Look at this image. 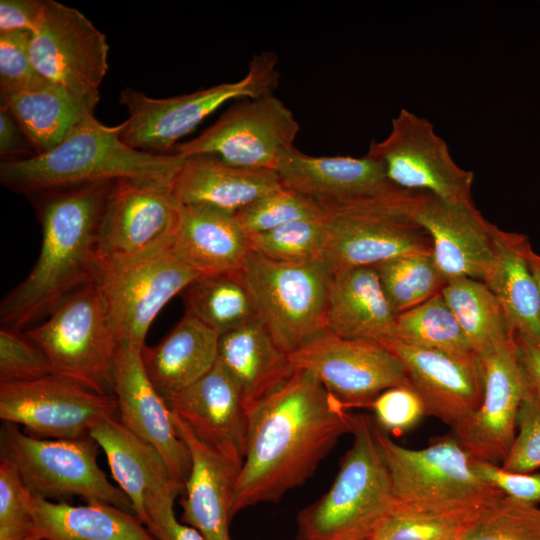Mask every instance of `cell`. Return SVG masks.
<instances>
[{
	"label": "cell",
	"mask_w": 540,
	"mask_h": 540,
	"mask_svg": "<svg viewBox=\"0 0 540 540\" xmlns=\"http://www.w3.org/2000/svg\"><path fill=\"white\" fill-rule=\"evenodd\" d=\"M397 314L374 267L332 273L327 293L325 331L348 339L386 345L396 340Z\"/></svg>",
	"instance_id": "26"
},
{
	"label": "cell",
	"mask_w": 540,
	"mask_h": 540,
	"mask_svg": "<svg viewBox=\"0 0 540 540\" xmlns=\"http://www.w3.org/2000/svg\"><path fill=\"white\" fill-rule=\"evenodd\" d=\"M171 242L132 257L99 262L95 281L118 347L143 349L158 313L200 276L175 256Z\"/></svg>",
	"instance_id": "10"
},
{
	"label": "cell",
	"mask_w": 540,
	"mask_h": 540,
	"mask_svg": "<svg viewBox=\"0 0 540 540\" xmlns=\"http://www.w3.org/2000/svg\"><path fill=\"white\" fill-rule=\"evenodd\" d=\"M25 333L44 352L54 375L99 394L114 395L118 342L95 280Z\"/></svg>",
	"instance_id": "9"
},
{
	"label": "cell",
	"mask_w": 540,
	"mask_h": 540,
	"mask_svg": "<svg viewBox=\"0 0 540 540\" xmlns=\"http://www.w3.org/2000/svg\"><path fill=\"white\" fill-rule=\"evenodd\" d=\"M483 398L479 407L451 426V435L476 460L506 458L516 436L518 410L527 384L513 339L479 358Z\"/></svg>",
	"instance_id": "18"
},
{
	"label": "cell",
	"mask_w": 540,
	"mask_h": 540,
	"mask_svg": "<svg viewBox=\"0 0 540 540\" xmlns=\"http://www.w3.org/2000/svg\"><path fill=\"white\" fill-rule=\"evenodd\" d=\"M45 0H1L0 33H33L44 13Z\"/></svg>",
	"instance_id": "49"
},
{
	"label": "cell",
	"mask_w": 540,
	"mask_h": 540,
	"mask_svg": "<svg viewBox=\"0 0 540 540\" xmlns=\"http://www.w3.org/2000/svg\"><path fill=\"white\" fill-rule=\"evenodd\" d=\"M142 349L119 346L113 370V394L119 419L135 435L161 454L171 478L185 485L191 472L189 448L178 436L172 412L144 369Z\"/></svg>",
	"instance_id": "19"
},
{
	"label": "cell",
	"mask_w": 540,
	"mask_h": 540,
	"mask_svg": "<svg viewBox=\"0 0 540 540\" xmlns=\"http://www.w3.org/2000/svg\"><path fill=\"white\" fill-rule=\"evenodd\" d=\"M32 148L13 116L4 107H0V155L5 158L4 161H16L35 156Z\"/></svg>",
	"instance_id": "50"
},
{
	"label": "cell",
	"mask_w": 540,
	"mask_h": 540,
	"mask_svg": "<svg viewBox=\"0 0 540 540\" xmlns=\"http://www.w3.org/2000/svg\"><path fill=\"white\" fill-rule=\"evenodd\" d=\"M516 357L528 388L540 398V343L513 336Z\"/></svg>",
	"instance_id": "51"
},
{
	"label": "cell",
	"mask_w": 540,
	"mask_h": 540,
	"mask_svg": "<svg viewBox=\"0 0 540 540\" xmlns=\"http://www.w3.org/2000/svg\"><path fill=\"white\" fill-rule=\"evenodd\" d=\"M396 323V341L459 357L476 356L441 293L398 314Z\"/></svg>",
	"instance_id": "36"
},
{
	"label": "cell",
	"mask_w": 540,
	"mask_h": 540,
	"mask_svg": "<svg viewBox=\"0 0 540 540\" xmlns=\"http://www.w3.org/2000/svg\"><path fill=\"white\" fill-rule=\"evenodd\" d=\"M374 437L387 467L395 507L416 512L476 515L504 494L485 481L474 458L450 434L422 449L396 443L372 419Z\"/></svg>",
	"instance_id": "4"
},
{
	"label": "cell",
	"mask_w": 540,
	"mask_h": 540,
	"mask_svg": "<svg viewBox=\"0 0 540 540\" xmlns=\"http://www.w3.org/2000/svg\"><path fill=\"white\" fill-rule=\"evenodd\" d=\"M104 33L79 10L45 0L37 29L31 33L29 54L36 71L94 111L99 87L109 68Z\"/></svg>",
	"instance_id": "12"
},
{
	"label": "cell",
	"mask_w": 540,
	"mask_h": 540,
	"mask_svg": "<svg viewBox=\"0 0 540 540\" xmlns=\"http://www.w3.org/2000/svg\"><path fill=\"white\" fill-rule=\"evenodd\" d=\"M441 295L478 358L513 339L499 301L484 282L472 278L449 280Z\"/></svg>",
	"instance_id": "35"
},
{
	"label": "cell",
	"mask_w": 540,
	"mask_h": 540,
	"mask_svg": "<svg viewBox=\"0 0 540 540\" xmlns=\"http://www.w3.org/2000/svg\"><path fill=\"white\" fill-rule=\"evenodd\" d=\"M0 92L1 107L16 120L36 155L59 145L93 114L68 90L44 77L27 87Z\"/></svg>",
	"instance_id": "32"
},
{
	"label": "cell",
	"mask_w": 540,
	"mask_h": 540,
	"mask_svg": "<svg viewBox=\"0 0 540 540\" xmlns=\"http://www.w3.org/2000/svg\"><path fill=\"white\" fill-rule=\"evenodd\" d=\"M249 236L252 251L268 259L305 263L322 260L328 229L324 218L303 219Z\"/></svg>",
	"instance_id": "38"
},
{
	"label": "cell",
	"mask_w": 540,
	"mask_h": 540,
	"mask_svg": "<svg viewBox=\"0 0 540 540\" xmlns=\"http://www.w3.org/2000/svg\"><path fill=\"white\" fill-rule=\"evenodd\" d=\"M310 371L295 370L248 412V436L231 507L232 518L259 503H276L302 485L351 433L348 412Z\"/></svg>",
	"instance_id": "1"
},
{
	"label": "cell",
	"mask_w": 540,
	"mask_h": 540,
	"mask_svg": "<svg viewBox=\"0 0 540 540\" xmlns=\"http://www.w3.org/2000/svg\"><path fill=\"white\" fill-rule=\"evenodd\" d=\"M529 266L531 269V272L534 276V279L537 283L538 290H539V296H540V255L535 253L533 249H531L529 256H528Z\"/></svg>",
	"instance_id": "52"
},
{
	"label": "cell",
	"mask_w": 540,
	"mask_h": 540,
	"mask_svg": "<svg viewBox=\"0 0 540 540\" xmlns=\"http://www.w3.org/2000/svg\"><path fill=\"white\" fill-rule=\"evenodd\" d=\"M0 540H40L33 494L5 460H0Z\"/></svg>",
	"instance_id": "42"
},
{
	"label": "cell",
	"mask_w": 540,
	"mask_h": 540,
	"mask_svg": "<svg viewBox=\"0 0 540 540\" xmlns=\"http://www.w3.org/2000/svg\"><path fill=\"white\" fill-rule=\"evenodd\" d=\"M190 313L220 336L259 318L242 271L200 275L182 292Z\"/></svg>",
	"instance_id": "34"
},
{
	"label": "cell",
	"mask_w": 540,
	"mask_h": 540,
	"mask_svg": "<svg viewBox=\"0 0 540 540\" xmlns=\"http://www.w3.org/2000/svg\"><path fill=\"white\" fill-rule=\"evenodd\" d=\"M421 195L397 188L321 206L328 229L322 260L334 273L404 255L432 254L431 238L415 216Z\"/></svg>",
	"instance_id": "6"
},
{
	"label": "cell",
	"mask_w": 540,
	"mask_h": 540,
	"mask_svg": "<svg viewBox=\"0 0 540 540\" xmlns=\"http://www.w3.org/2000/svg\"><path fill=\"white\" fill-rule=\"evenodd\" d=\"M235 215L243 229L252 235L298 220L324 218V211L315 200L283 186Z\"/></svg>",
	"instance_id": "41"
},
{
	"label": "cell",
	"mask_w": 540,
	"mask_h": 540,
	"mask_svg": "<svg viewBox=\"0 0 540 540\" xmlns=\"http://www.w3.org/2000/svg\"><path fill=\"white\" fill-rule=\"evenodd\" d=\"M494 257L483 279L499 301L513 336L540 343V296L528 256V237L495 226Z\"/></svg>",
	"instance_id": "28"
},
{
	"label": "cell",
	"mask_w": 540,
	"mask_h": 540,
	"mask_svg": "<svg viewBox=\"0 0 540 540\" xmlns=\"http://www.w3.org/2000/svg\"><path fill=\"white\" fill-rule=\"evenodd\" d=\"M53 375L44 352L21 331L0 329V382L30 381Z\"/></svg>",
	"instance_id": "43"
},
{
	"label": "cell",
	"mask_w": 540,
	"mask_h": 540,
	"mask_svg": "<svg viewBox=\"0 0 540 540\" xmlns=\"http://www.w3.org/2000/svg\"><path fill=\"white\" fill-rule=\"evenodd\" d=\"M165 401L201 441L242 466L248 413L238 385L219 359L201 379Z\"/></svg>",
	"instance_id": "21"
},
{
	"label": "cell",
	"mask_w": 540,
	"mask_h": 540,
	"mask_svg": "<svg viewBox=\"0 0 540 540\" xmlns=\"http://www.w3.org/2000/svg\"><path fill=\"white\" fill-rule=\"evenodd\" d=\"M277 64V55L264 51L253 57L246 75L236 82L169 98H152L127 87L119 100L129 113L121 124V138L141 151H171L180 138L227 101L273 93L279 82Z\"/></svg>",
	"instance_id": "7"
},
{
	"label": "cell",
	"mask_w": 540,
	"mask_h": 540,
	"mask_svg": "<svg viewBox=\"0 0 540 540\" xmlns=\"http://www.w3.org/2000/svg\"><path fill=\"white\" fill-rule=\"evenodd\" d=\"M480 514H436L394 507L374 536L378 540H462Z\"/></svg>",
	"instance_id": "40"
},
{
	"label": "cell",
	"mask_w": 540,
	"mask_h": 540,
	"mask_svg": "<svg viewBox=\"0 0 540 540\" xmlns=\"http://www.w3.org/2000/svg\"><path fill=\"white\" fill-rule=\"evenodd\" d=\"M242 272L260 319L284 352L298 350L325 331L332 271L323 260L283 263L251 251Z\"/></svg>",
	"instance_id": "11"
},
{
	"label": "cell",
	"mask_w": 540,
	"mask_h": 540,
	"mask_svg": "<svg viewBox=\"0 0 540 540\" xmlns=\"http://www.w3.org/2000/svg\"><path fill=\"white\" fill-rule=\"evenodd\" d=\"M385 346L405 366L426 415L452 426L479 407L483 379L478 357L454 356L396 340Z\"/></svg>",
	"instance_id": "22"
},
{
	"label": "cell",
	"mask_w": 540,
	"mask_h": 540,
	"mask_svg": "<svg viewBox=\"0 0 540 540\" xmlns=\"http://www.w3.org/2000/svg\"><path fill=\"white\" fill-rule=\"evenodd\" d=\"M31 33H0V91L27 87L43 78L34 68L29 43Z\"/></svg>",
	"instance_id": "47"
},
{
	"label": "cell",
	"mask_w": 540,
	"mask_h": 540,
	"mask_svg": "<svg viewBox=\"0 0 540 540\" xmlns=\"http://www.w3.org/2000/svg\"><path fill=\"white\" fill-rule=\"evenodd\" d=\"M220 335L185 312L157 345L144 346L141 357L150 381L165 399L191 386L215 365Z\"/></svg>",
	"instance_id": "29"
},
{
	"label": "cell",
	"mask_w": 540,
	"mask_h": 540,
	"mask_svg": "<svg viewBox=\"0 0 540 540\" xmlns=\"http://www.w3.org/2000/svg\"><path fill=\"white\" fill-rule=\"evenodd\" d=\"M180 212L181 204L169 184L153 180L115 181L99 224V262L132 257L170 242Z\"/></svg>",
	"instance_id": "17"
},
{
	"label": "cell",
	"mask_w": 540,
	"mask_h": 540,
	"mask_svg": "<svg viewBox=\"0 0 540 540\" xmlns=\"http://www.w3.org/2000/svg\"><path fill=\"white\" fill-rule=\"evenodd\" d=\"M282 187L275 170L238 167L213 155L185 158L171 183L181 205H207L233 214Z\"/></svg>",
	"instance_id": "27"
},
{
	"label": "cell",
	"mask_w": 540,
	"mask_h": 540,
	"mask_svg": "<svg viewBox=\"0 0 540 540\" xmlns=\"http://www.w3.org/2000/svg\"><path fill=\"white\" fill-rule=\"evenodd\" d=\"M89 436L104 451L113 479L131 501L133 512L145 524L147 493L177 483L171 478L161 454L124 426L119 418L98 419L90 427Z\"/></svg>",
	"instance_id": "31"
},
{
	"label": "cell",
	"mask_w": 540,
	"mask_h": 540,
	"mask_svg": "<svg viewBox=\"0 0 540 540\" xmlns=\"http://www.w3.org/2000/svg\"><path fill=\"white\" fill-rule=\"evenodd\" d=\"M40 540H157L133 512L107 503L74 506L33 494Z\"/></svg>",
	"instance_id": "33"
},
{
	"label": "cell",
	"mask_w": 540,
	"mask_h": 540,
	"mask_svg": "<svg viewBox=\"0 0 540 540\" xmlns=\"http://www.w3.org/2000/svg\"><path fill=\"white\" fill-rule=\"evenodd\" d=\"M294 370L312 372L347 410L370 408L385 390L412 386L402 361L385 345L324 331L289 354Z\"/></svg>",
	"instance_id": "14"
},
{
	"label": "cell",
	"mask_w": 540,
	"mask_h": 540,
	"mask_svg": "<svg viewBox=\"0 0 540 540\" xmlns=\"http://www.w3.org/2000/svg\"><path fill=\"white\" fill-rule=\"evenodd\" d=\"M172 419L192 460L191 472L181 494V522L195 528L205 540H232L229 532L231 507L241 465L201 441L174 413Z\"/></svg>",
	"instance_id": "23"
},
{
	"label": "cell",
	"mask_w": 540,
	"mask_h": 540,
	"mask_svg": "<svg viewBox=\"0 0 540 540\" xmlns=\"http://www.w3.org/2000/svg\"><path fill=\"white\" fill-rule=\"evenodd\" d=\"M462 540H540V507L503 495L477 517Z\"/></svg>",
	"instance_id": "39"
},
{
	"label": "cell",
	"mask_w": 540,
	"mask_h": 540,
	"mask_svg": "<svg viewBox=\"0 0 540 540\" xmlns=\"http://www.w3.org/2000/svg\"><path fill=\"white\" fill-rule=\"evenodd\" d=\"M275 171L284 187L306 195L320 206L397 189L382 165L367 155L316 157L294 146L280 154Z\"/></svg>",
	"instance_id": "24"
},
{
	"label": "cell",
	"mask_w": 540,
	"mask_h": 540,
	"mask_svg": "<svg viewBox=\"0 0 540 540\" xmlns=\"http://www.w3.org/2000/svg\"><path fill=\"white\" fill-rule=\"evenodd\" d=\"M102 417L119 418L114 395H102L57 375L0 382V418L22 425L31 436L73 439L89 435Z\"/></svg>",
	"instance_id": "16"
},
{
	"label": "cell",
	"mask_w": 540,
	"mask_h": 540,
	"mask_svg": "<svg viewBox=\"0 0 540 540\" xmlns=\"http://www.w3.org/2000/svg\"><path fill=\"white\" fill-rule=\"evenodd\" d=\"M367 156L398 189L449 201H472L474 174L458 166L433 124L407 109L392 119L389 134L371 141Z\"/></svg>",
	"instance_id": "13"
},
{
	"label": "cell",
	"mask_w": 540,
	"mask_h": 540,
	"mask_svg": "<svg viewBox=\"0 0 540 540\" xmlns=\"http://www.w3.org/2000/svg\"><path fill=\"white\" fill-rule=\"evenodd\" d=\"M171 249L200 275L242 271L252 251L236 215L207 205H181Z\"/></svg>",
	"instance_id": "25"
},
{
	"label": "cell",
	"mask_w": 540,
	"mask_h": 540,
	"mask_svg": "<svg viewBox=\"0 0 540 540\" xmlns=\"http://www.w3.org/2000/svg\"><path fill=\"white\" fill-rule=\"evenodd\" d=\"M477 473L504 495L527 503L540 502V474L504 470L494 463L474 459Z\"/></svg>",
	"instance_id": "48"
},
{
	"label": "cell",
	"mask_w": 540,
	"mask_h": 540,
	"mask_svg": "<svg viewBox=\"0 0 540 540\" xmlns=\"http://www.w3.org/2000/svg\"><path fill=\"white\" fill-rule=\"evenodd\" d=\"M361 540H378L375 536L367 537Z\"/></svg>",
	"instance_id": "53"
},
{
	"label": "cell",
	"mask_w": 540,
	"mask_h": 540,
	"mask_svg": "<svg viewBox=\"0 0 540 540\" xmlns=\"http://www.w3.org/2000/svg\"><path fill=\"white\" fill-rule=\"evenodd\" d=\"M417 221L432 241V257L447 281L472 278L483 281L494 257V224L472 201H449L421 195Z\"/></svg>",
	"instance_id": "20"
},
{
	"label": "cell",
	"mask_w": 540,
	"mask_h": 540,
	"mask_svg": "<svg viewBox=\"0 0 540 540\" xmlns=\"http://www.w3.org/2000/svg\"><path fill=\"white\" fill-rule=\"evenodd\" d=\"M374 268L397 315L440 294L446 284L432 254L399 256Z\"/></svg>",
	"instance_id": "37"
},
{
	"label": "cell",
	"mask_w": 540,
	"mask_h": 540,
	"mask_svg": "<svg viewBox=\"0 0 540 540\" xmlns=\"http://www.w3.org/2000/svg\"><path fill=\"white\" fill-rule=\"evenodd\" d=\"M121 130V124L107 126L88 115L53 149L2 162L1 183L18 192L40 194L120 179L171 186L185 157L134 149L122 140Z\"/></svg>",
	"instance_id": "3"
},
{
	"label": "cell",
	"mask_w": 540,
	"mask_h": 540,
	"mask_svg": "<svg viewBox=\"0 0 540 540\" xmlns=\"http://www.w3.org/2000/svg\"><path fill=\"white\" fill-rule=\"evenodd\" d=\"M114 182L43 194L40 254L27 277L2 300L1 327L27 328L96 279L99 224Z\"/></svg>",
	"instance_id": "2"
},
{
	"label": "cell",
	"mask_w": 540,
	"mask_h": 540,
	"mask_svg": "<svg viewBox=\"0 0 540 540\" xmlns=\"http://www.w3.org/2000/svg\"><path fill=\"white\" fill-rule=\"evenodd\" d=\"M353 443L330 489L297 516L296 540L374 536L395 507L392 484L368 415H354Z\"/></svg>",
	"instance_id": "5"
},
{
	"label": "cell",
	"mask_w": 540,
	"mask_h": 540,
	"mask_svg": "<svg viewBox=\"0 0 540 540\" xmlns=\"http://www.w3.org/2000/svg\"><path fill=\"white\" fill-rule=\"evenodd\" d=\"M299 129L293 112L271 93L231 107L196 138L175 145L170 154L213 155L238 167L275 170L280 154L294 147Z\"/></svg>",
	"instance_id": "15"
},
{
	"label": "cell",
	"mask_w": 540,
	"mask_h": 540,
	"mask_svg": "<svg viewBox=\"0 0 540 540\" xmlns=\"http://www.w3.org/2000/svg\"><path fill=\"white\" fill-rule=\"evenodd\" d=\"M516 427L515 439L501 467L510 472L530 473L540 468V398L528 386Z\"/></svg>",
	"instance_id": "44"
},
{
	"label": "cell",
	"mask_w": 540,
	"mask_h": 540,
	"mask_svg": "<svg viewBox=\"0 0 540 540\" xmlns=\"http://www.w3.org/2000/svg\"><path fill=\"white\" fill-rule=\"evenodd\" d=\"M184 486L171 483L147 493L145 525L157 540H205L193 527L179 521L174 512V501Z\"/></svg>",
	"instance_id": "46"
},
{
	"label": "cell",
	"mask_w": 540,
	"mask_h": 540,
	"mask_svg": "<svg viewBox=\"0 0 540 540\" xmlns=\"http://www.w3.org/2000/svg\"><path fill=\"white\" fill-rule=\"evenodd\" d=\"M218 359L238 385L247 413L295 371L260 317L220 336Z\"/></svg>",
	"instance_id": "30"
},
{
	"label": "cell",
	"mask_w": 540,
	"mask_h": 540,
	"mask_svg": "<svg viewBox=\"0 0 540 540\" xmlns=\"http://www.w3.org/2000/svg\"><path fill=\"white\" fill-rule=\"evenodd\" d=\"M98 447L89 435L42 439L8 422L0 430V458L14 466L32 494L61 501L78 496L86 503H107L133 512L127 495L98 466Z\"/></svg>",
	"instance_id": "8"
},
{
	"label": "cell",
	"mask_w": 540,
	"mask_h": 540,
	"mask_svg": "<svg viewBox=\"0 0 540 540\" xmlns=\"http://www.w3.org/2000/svg\"><path fill=\"white\" fill-rule=\"evenodd\" d=\"M370 408L374 413L373 422L388 435L404 434L426 416L425 405L412 386L383 391Z\"/></svg>",
	"instance_id": "45"
}]
</instances>
